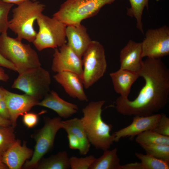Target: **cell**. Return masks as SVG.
Instances as JSON below:
<instances>
[{
	"label": "cell",
	"mask_w": 169,
	"mask_h": 169,
	"mask_svg": "<svg viewBox=\"0 0 169 169\" xmlns=\"http://www.w3.org/2000/svg\"><path fill=\"white\" fill-rule=\"evenodd\" d=\"M10 116L12 126L14 128L16 125L18 118L20 115L29 111L39 102L26 94H18L6 90L4 97Z\"/></svg>",
	"instance_id": "obj_12"
},
{
	"label": "cell",
	"mask_w": 169,
	"mask_h": 169,
	"mask_svg": "<svg viewBox=\"0 0 169 169\" xmlns=\"http://www.w3.org/2000/svg\"><path fill=\"white\" fill-rule=\"evenodd\" d=\"M62 128L67 133L74 134L80 141L81 146L79 150L80 154L82 155L87 154L89 151L91 144L81 119L75 118L66 120H62Z\"/></svg>",
	"instance_id": "obj_20"
},
{
	"label": "cell",
	"mask_w": 169,
	"mask_h": 169,
	"mask_svg": "<svg viewBox=\"0 0 169 169\" xmlns=\"http://www.w3.org/2000/svg\"><path fill=\"white\" fill-rule=\"evenodd\" d=\"M69 158L66 151L59 152L43 159L35 167L38 169H68L70 168Z\"/></svg>",
	"instance_id": "obj_22"
},
{
	"label": "cell",
	"mask_w": 169,
	"mask_h": 169,
	"mask_svg": "<svg viewBox=\"0 0 169 169\" xmlns=\"http://www.w3.org/2000/svg\"><path fill=\"white\" fill-rule=\"evenodd\" d=\"M104 151L101 156L95 158L90 169H121L117 148Z\"/></svg>",
	"instance_id": "obj_21"
},
{
	"label": "cell",
	"mask_w": 169,
	"mask_h": 169,
	"mask_svg": "<svg viewBox=\"0 0 169 169\" xmlns=\"http://www.w3.org/2000/svg\"><path fill=\"white\" fill-rule=\"evenodd\" d=\"M143 58L161 59L169 54V27L149 29L141 42Z\"/></svg>",
	"instance_id": "obj_10"
},
{
	"label": "cell",
	"mask_w": 169,
	"mask_h": 169,
	"mask_svg": "<svg viewBox=\"0 0 169 169\" xmlns=\"http://www.w3.org/2000/svg\"><path fill=\"white\" fill-rule=\"evenodd\" d=\"M141 42L129 40L120 53V69L138 73L142 65Z\"/></svg>",
	"instance_id": "obj_14"
},
{
	"label": "cell",
	"mask_w": 169,
	"mask_h": 169,
	"mask_svg": "<svg viewBox=\"0 0 169 169\" xmlns=\"http://www.w3.org/2000/svg\"><path fill=\"white\" fill-rule=\"evenodd\" d=\"M8 168L6 165L3 162L2 157H0V169H7Z\"/></svg>",
	"instance_id": "obj_39"
},
{
	"label": "cell",
	"mask_w": 169,
	"mask_h": 169,
	"mask_svg": "<svg viewBox=\"0 0 169 169\" xmlns=\"http://www.w3.org/2000/svg\"><path fill=\"white\" fill-rule=\"evenodd\" d=\"M0 125L7 126L12 125L11 121L0 116Z\"/></svg>",
	"instance_id": "obj_36"
},
{
	"label": "cell",
	"mask_w": 169,
	"mask_h": 169,
	"mask_svg": "<svg viewBox=\"0 0 169 169\" xmlns=\"http://www.w3.org/2000/svg\"><path fill=\"white\" fill-rule=\"evenodd\" d=\"M36 21L38 31L32 43L38 51L48 48L55 49L66 43L67 25L64 23L42 13Z\"/></svg>",
	"instance_id": "obj_7"
},
{
	"label": "cell",
	"mask_w": 169,
	"mask_h": 169,
	"mask_svg": "<svg viewBox=\"0 0 169 169\" xmlns=\"http://www.w3.org/2000/svg\"><path fill=\"white\" fill-rule=\"evenodd\" d=\"M25 0H0V1L18 5Z\"/></svg>",
	"instance_id": "obj_37"
},
{
	"label": "cell",
	"mask_w": 169,
	"mask_h": 169,
	"mask_svg": "<svg viewBox=\"0 0 169 169\" xmlns=\"http://www.w3.org/2000/svg\"><path fill=\"white\" fill-rule=\"evenodd\" d=\"M12 10V18L9 21L8 28L20 39L33 42L37 32L34 28L35 21L42 13L45 5L37 1L26 0Z\"/></svg>",
	"instance_id": "obj_4"
},
{
	"label": "cell",
	"mask_w": 169,
	"mask_h": 169,
	"mask_svg": "<svg viewBox=\"0 0 169 169\" xmlns=\"http://www.w3.org/2000/svg\"><path fill=\"white\" fill-rule=\"evenodd\" d=\"M95 158L92 155L81 157L71 156L69 158L70 168L72 169H90Z\"/></svg>",
	"instance_id": "obj_28"
},
{
	"label": "cell",
	"mask_w": 169,
	"mask_h": 169,
	"mask_svg": "<svg viewBox=\"0 0 169 169\" xmlns=\"http://www.w3.org/2000/svg\"><path fill=\"white\" fill-rule=\"evenodd\" d=\"M6 90L0 87V100L4 98Z\"/></svg>",
	"instance_id": "obj_38"
},
{
	"label": "cell",
	"mask_w": 169,
	"mask_h": 169,
	"mask_svg": "<svg viewBox=\"0 0 169 169\" xmlns=\"http://www.w3.org/2000/svg\"><path fill=\"white\" fill-rule=\"evenodd\" d=\"M51 83L49 73L40 66L19 74L12 87L23 91L39 101L50 91Z\"/></svg>",
	"instance_id": "obj_6"
},
{
	"label": "cell",
	"mask_w": 169,
	"mask_h": 169,
	"mask_svg": "<svg viewBox=\"0 0 169 169\" xmlns=\"http://www.w3.org/2000/svg\"><path fill=\"white\" fill-rule=\"evenodd\" d=\"M50 109L64 118L71 117L78 110V106L61 98L55 91H50L38 105Z\"/></svg>",
	"instance_id": "obj_18"
},
{
	"label": "cell",
	"mask_w": 169,
	"mask_h": 169,
	"mask_svg": "<svg viewBox=\"0 0 169 169\" xmlns=\"http://www.w3.org/2000/svg\"><path fill=\"white\" fill-rule=\"evenodd\" d=\"M135 155L141 161L142 169H169V161L159 159L147 154L136 152Z\"/></svg>",
	"instance_id": "obj_25"
},
{
	"label": "cell",
	"mask_w": 169,
	"mask_h": 169,
	"mask_svg": "<svg viewBox=\"0 0 169 169\" xmlns=\"http://www.w3.org/2000/svg\"><path fill=\"white\" fill-rule=\"evenodd\" d=\"M110 76L114 90L125 99L128 98L132 85L140 77L138 73L120 69Z\"/></svg>",
	"instance_id": "obj_19"
},
{
	"label": "cell",
	"mask_w": 169,
	"mask_h": 169,
	"mask_svg": "<svg viewBox=\"0 0 169 169\" xmlns=\"http://www.w3.org/2000/svg\"><path fill=\"white\" fill-rule=\"evenodd\" d=\"M55 80L64 88L70 97L83 101L88 99L84 90V85L81 77L70 71H63L54 76Z\"/></svg>",
	"instance_id": "obj_15"
},
{
	"label": "cell",
	"mask_w": 169,
	"mask_h": 169,
	"mask_svg": "<svg viewBox=\"0 0 169 169\" xmlns=\"http://www.w3.org/2000/svg\"><path fill=\"white\" fill-rule=\"evenodd\" d=\"M31 0L33 2H35L37 1V0Z\"/></svg>",
	"instance_id": "obj_40"
},
{
	"label": "cell",
	"mask_w": 169,
	"mask_h": 169,
	"mask_svg": "<svg viewBox=\"0 0 169 169\" xmlns=\"http://www.w3.org/2000/svg\"><path fill=\"white\" fill-rule=\"evenodd\" d=\"M14 4L0 1V33L7 32L8 28V15Z\"/></svg>",
	"instance_id": "obj_29"
},
{
	"label": "cell",
	"mask_w": 169,
	"mask_h": 169,
	"mask_svg": "<svg viewBox=\"0 0 169 169\" xmlns=\"http://www.w3.org/2000/svg\"><path fill=\"white\" fill-rule=\"evenodd\" d=\"M67 44L80 57L82 56L92 41L86 27L81 24L67 26L66 30Z\"/></svg>",
	"instance_id": "obj_17"
},
{
	"label": "cell",
	"mask_w": 169,
	"mask_h": 169,
	"mask_svg": "<svg viewBox=\"0 0 169 169\" xmlns=\"http://www.w3.org/2000/svg\"><path fill=\"white\" fill-rule=\"evenodd\" d=\"M136 141L140 145L154 144L169 145V136L162 135L151 130L144 131L137 135Z\"/></svg>",
	"instance_id": "obj_24"
},
{
	"label": "cell",
	"mask_w": 169,
	"mask_h": 169,
	"mask_svg": "<svg viewBox=\"0 0 169 169\" xmlns=\"http://www.w3.org/2000/svg\"><path fill=\"white\" fill-rule=\"evenodd\" d=\"M138 74L145 84L137 97L131 100L120 96L116 100V109L124 115H150L168 102L169 69L160 59L146 58Z\"/></svg>",
	"instance_id": "obj_1"
},
{
	"label": "cell",
	"mask_w": 169,
	"mask_h": 169,
	"mask_svg": "<svg viewBox=\"0 0 169 169\" xmlns=\"http://www.w3.org/2000/svg\"><path fill=\"white\" fill-rule=\"evenodd\" d=\"M121 169H142L141 162H135L121 165Z\"/></svg>",
	"instance_id": "obj_34"
},
{
	"label": "cell",
	"mask_w": 169,
	"mask_h": 169,
	"mask_svg": "<svg viewBox=\"0 0 169 169\" xmlns=\"http://www.w3.org/2000/svg\"><path fill=\"white\" fill-rule=\"evenodd\" d=\"M51 69L57 73L66 71L73 72L81 77L83 72L82 58L66 43L60 47L59 50L54 49Z\"/></svg>",
	"instance_id": "obj_11"
},
{
	"label": "cell",
	"mask_w": 169,
	"mask_h": 169,
	"mask_svg": "<svg viewBox=\"0 0 169 169\" xmlns=\"http://www.w3.org/2000/svg\"><path fill=\"white\" fill-rule=\"evenodd\" d=\"M146 154L164 161H169V145L162 144L141 145Z\"/></svg>",
	"instance_id": "obj_27"
},
{
	"label": "cell",
	"mask_w": 169,
	"mask_h": 169,
	"mask_svg": "<svg viewBox=\"0 0 169 169\" xmlns=\"http://www.w3.org/2000/svg\"><path fill=\"white\" fill-rule=\"evenodd\" d=\"M153 130L162 135L169 136V118L165 114H161V117Z\"/></svg>",
	"instance_id": "obj_30"
},
{
	"label": "cell",
	"mask_w": 169,
	"mask_h": 169,
	"mask_svg": "<svg viewBox=\"0 0 169 169\" xmlns=\"http://www.w3.org/2000/svg\"><path fill=\"white\" fill-rule=\"evenodd\" d=\"M82 59L81 76L84 87L88 89L101 78L107 67L105 49L99 42L92 40Z\"/></svg>",
	"instance_id": "obj_8"
},
{
	"label": "cell",
	"mask_w": 169,
	"mask_h": 169,
	"mask_svg": "<svg viewBox=\"0 0 169 169\" xmlns=\"http://www.w3.org/2000/svg\"><path fill=\"white\" fill-rule=\"evenodd\" d=\"M69 147L72 150H78L80 148L81 143L78 138L74 134L67 133Z\"/></svg>",
	"instance_id": "obj_32"
},
{
	"label": "cell",
	"mask_w": 169,
	"mask_h": 169,
	"mask_svg": "<svg viewBox=\"0 0 169 169\" xmlns=\"http://www.w3.org/2000/svg\"><path fill=\"white\" fill-rule=\"evenodd\" d=\"M23 122L28 128H32L35 126L38 121V115L34 113L26 112L23 115Z\"/></svg>",
	"instance_id": "obj_31"
},
{
	"label": "cell",
	"mask_w": 169,
	"mask_h": 169,
	"mask_svg": "<svg viewBox=\"0 0 169 169\" xmlns=\"http://www.w3.org/2000/svg\"><path fill=\"white\" fill-rule=\"evenodd\" d=\"M149 0H129L131 7L127 9V15L131 17H134L136 21V27L144 35L142 23V15L145 7L148 11Z\"/></svg>",
	"instance_id": "obj_23"
},
{
	"label": "cell",
	"mask_w": 169,
	"mask_h": 169,
	"mask_svg": "<svg viewBox=\"0 0 169 169\" xmlns=\"http://www.w3.org/2000/svg\"><path fill=\"white\" fill-rule=\"evenodd\" d=\"M0 53L13 64L18 74L41 66L37 53L30 45L17 37H9L7 32L0 35Z\"/></svg>",
	"instance_id": "obj_3"
},
{
	"label": "cell",
	"mask_w": 169,
	"mask_h": 169,
	"mask_svg": "<svg viewBox=\"0 0 169 169\" xmlns=\"http://www.w3.org/2000/svg\"><path fill=\"white\" fill-rule=\"evenodd\" d=\"M9 79L8 75L6 73L2 67L0 66V81L7 82Z\"/></svg>",
	"instance_id": "obj_35"
},
{
	"label": "cell",
	"mask_w": 169,
	"mask_h": 169,
	"mask_svg": "<svg viewBox=\"0 0 169 169\" xmlns=\"http://www.w3.org/2000/svg\"><path fill=\"white\" fill-rule=\"evenodd\" d=\"M0 66L15 71H17L16 69L13 64L4 58L0 53Z\"/></svg>",
	"instance_id": "obj_33"
},
{
	"label": "cell",
	"mask_w": 169,
	"mask_h": 169,
	"mask_svg": "<svg viewBox=\"0 0 169 169\" xmlns=\"http://www.w3.org/2000/svg\"><path fill=\"white\" fill-rule=\"evenodd\" d=\"M104 100L90 102L82 109L80 119L91 144L96 149L103 151L109 149L114 142L110 134L112 126L104 122L101 117Z\"/></svg>",
	"instance_id": "obj_2"
},
{
	"label": "cell",
	"mask_w": 169,
	"mask_h": 169,
	"mask_svg": "<svg viewBox=\"0 0 169 169\" xmlns=\"http://www.w3.org/2000/svg\"><path fill=\"white\" fill-rule=\"evenodd\" d=\"M14 128L11 125H0V157L15 142V139Z\"/></svg>",
	"instance_id": "obj_26"
},
{
	"label": "cell",
	"mask_w": 169,
	"mask_h": 169,
	"mask_svg": "<svg viewBox=\"0 0 169 169\" xmlns=\"http://www.w3.org/2000/svg\"><path fill=\"white\" fill-rule=\"evenodd\" d=\"M44 126L33 135L36 141L34 150L31 159L26 161L24 168H34L43 156L53 147L56 135L62 128L60 117L47 118Z\"/></svg>",
	"instance_id": "obj_9"
},
{
	"label": "cell",
	"mask_w": 169,
	"mask_h": 169,
	"mask_svg": "<svg viewBox=\"0 0 169 169\" xmlns=\"http://www.w3.org/2000/svg\"><path fill=\"white\" fill-rule=\"evenodd\" d=\"M116 0H67L53 17L67 26L77 25L81 21L96 15L105 5Z\"/></svg>",
	"instance_id": "obj_5"
},
{
	"label": "cell",
	"mask_w": 169,
	"mask_h": 169,
	"mask_svg": "<svg viewBox=\"0 0 169 169\" xmlns=\"http://www.w3.org/2000/svg\"><path fill=\"white\" fill-rule=\"evenodd\" d=\"M161 116V114H153L146 116H135L129 125L113 133L114 141L127 136L133 137L149 130H154Z\"/></svg>",
	"instance_id": "obj_13"
},
{
	"label": "cell",
	"mask_w": 169,
	"mask_h": 169,
	"mask_svg": "<svg viewBox=\"0 0 169 169\" xmlns=\"http://www.w3.org/2000/svg\"><path fill=\"white\" fill-rule=\"evenodd\" d=\"M33 153V151L27 146L26 142L21 145L20 141L17 140L4 153L2 160L8 168L19 169Z\"/></svg>",
	"instance_id": "obj_16"
}]
</instances>
